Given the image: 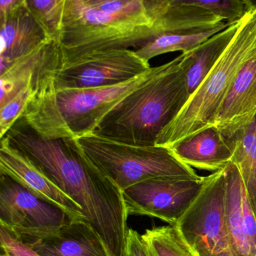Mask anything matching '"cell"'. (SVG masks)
Returning <instances> with one entry per match:
<instances>
[{"instance_id":"obj_1","label":"cell","mask_w":256,"mask_h":256,"mask_svg":"<svg viewBox=\"0 0 256 256\" xmlns=\"http://www.w3.org/2000/svg\"><path fill=\"white\" fill-rule=\"evenodd\" d=\"M5 136L36 161L82 208L111 256H122L126 246L128 214L123 192L87 158L76 138L48 140L22 118Z\"/></svg>"},{"instance_id":"obj_2","label":"cell","mask_w":256,"mask_h":256,"mask_svg":"<svg viewBox=\"0 0 256 256\" xmlns=\"http://www.w3.org/2000/svg\"><path fill=\"white\" fill-rule=\"evenodd\" d=\"M194 49L156 67L154 74L117 104L93 134L135 146H155L159 132L189 99L186 74Z\"/></svg>"},{"instance_id":"obj_3","label":"cell","mask_w":256,"mask_h":256,"mask_svg":"<svg viewBox=\"0 0 256 256\" xmlns=\"http://www.w3.org/2000/svg\"><path fill=\"white\" fill-rule=\"evenodd\" d=\"M256 56V6L243 16L235 34L213 68L175 118L159 132L155 146L171 148L211 127L234 80Z\"/></svg>"},{"instance_id":"obj_4","label":"cell","mask_w":256,"mask_h":256,"mask_svg":"<svg viewBox=\"0 0 256 256\" xmlns=\"http://www.w3.org/2000/svg\"><path fill=\"white\" fill-rule=\"evenodd\" d=\"M159 34L151 15L122 14L66 0L58 42L66 60L92 51L138 49Z\"/></svg>"},{"instance_id":"obj_5","label":"cell","mask_w":256,"mask_h":256,"mask_svg":"<svg viewBox=\"0 0 256 256\" xmlns=\"http://www.w3.org/2000/svg\"><path fill=\"white\" fill-rule=\"evenodd\" d=\"M87 158L123 192L132 185L159 176L199 178L162 146L128 144L90 132L75 137Z\"/></svg>"},{"instance_id":"obj_6","label":"cell","mask_w":256,"mask_h":256,"mask_svg":"<svg viewBox=\"0 0 256 256\" xmlns=\"http://www.w3.org/2000/svg\"><path fill=\"white\" fill-rule=\"evenodd\" d=\"M226 167L206 176L201 192L176 224L196 256H237L225 220Z\"/></svg>"},{"instance_id":"obj_7","label":"cell","mask_w":256,"mask_h":256,"mask_svg":"<svg viewBox=\"0 0 256 256\" xmlns=\"http://www.w3.org/2000/svg\"><path fill=\"white\" fill-rule=\"evenodd\" d=\"M0 225L31 246L71 221L60 208L36 196L13 179L0 174Z\"/></svg>"},{"instance_id":"obj_8","label":"cell","mask_w":256,"mask_h":256,"mask_svg":"<svg viewBox=\"0 0 256 256\" xmlns=\"http://www.w3.org/2000/svg\"><path fill=\"white\" fill-rule=\"evenodd\" d=\"M150 63L131 49L92 51L63 60L55 75L56 88L112 86L148 72Z\"/></svg>"},{"instance_id":"obj_9","label":"cell","mask_w":256,"mask_h":256,"mask_svg":"<svg viewBox=\"0 0 256 256\" xmlns=\"http://www.w3.org/2000/svg\"><path fill=\"white\" fill-rule=\"evenodd\" d=\"M205 177L159 176L123 191L129 215L158 218L175 226L202 189Z\"/></svg>"},{"instance_id":"obj_10","label":"cell","mask_w":256,"mask_h":256,"mask_svg":"<svg viewBox=\"0 0 256 256\" xmlns=\"http://www.w3.org/2000/svg\"><path fill=\"white\" fill-rule=\"evenodd\" d=\"M155 72L156 67H151L143 74L112 86L57 90V105L66 127L74 137L93 132L117 104L148 80Z\"/></svg>"},{"instance_id":"obj_11","label":"cell","mask_w":256,"mask_h":256,"mask_svg":"<svg viewBox=\"0 0 256 256\" xmlns=\"http://www.w3.org/2000/svg\"><path fill=\"white\" fill-rule=\"evenodd\" d=\"M0 174L9 176L27 190L67 214L71 220L87 221L81 206L66 194L46 172L7 136L0 142Z\"/></svg>"},{"instance_id":"obj_12","label":"cell","mask_w":256,"mask_h":256,"mask_svg":"<svg viewBox=\"0 0 256 256\" xmlns=\"http://www.w3.org/2000/svg\"><path fill=\"white\" fill-rule=\"evenodd\" d=\"M225 220L237 256H256V218L241 176L233 162L226 167Z\"/></svg>"},{"instance_id":"obj_13","label":"cell","mask_w":256,"mask_h":256,"mask_svg":"<svg viewBox=\"0 0 256 256\" xmlns=\"http://www.w3.org/2000/svg\"><path fill=\"white\" fill-rule=\"evenodd\" d=\"M255 118L256 56L245 64L234 80L212 126L232 140Z\"/></svg>"},{"instance_id":"obj_14","label":"cell","mask_w":256,"mask_h":256,"mask_svg":"<svg viewBox=\"0 0 256 256\" xmlns=\"http://www.w3.org/2000/svg\"><path fill=\"white\" fill-rule=\"evenodd\" d=\"M169 148L183 164L193 168L215 172L231 164L234 143L212 126Z\"/></svg>"},{"instance_id":"obj_15","label":"cell","mask_w":256,"mask_h":256,"mask_svg":"<svg viewBox=\"0 0 256 256\" xmlns=\"http://www.w3.org/2000/svg\"><path fill=\"white\" fill-rule=\"evenodd\" d=\"M0 24V73L52 40L27 6Z\"/></svg>"},{"instance_id":"obj_16","label":"cell","mask_w":256,"mask_h":256,"mask_svg":"<svg viewBox=\"0 0 256 256\" xmlns=\"http://www.w3.org/2000/svg\"><path fill=\"white\" fill-rule=\"evenodd\" d=\"M30 248L40 256H111L99 233L85 220L69 221Z\"/></svg>"},{"instance_id":"obj_17","label":"cell","mask_w":256,"mask_h":256,"mask_svg":"<svg viewBox=\"0 0 256 256\" xmlns=\"http://www.w3.org/2000/svg\"><path fill=\"white\" fill-rule=\"evenodd\" d=\"M60 49L58 42L50 40L0 73V106L24 88L29 80L57 55Z\"/></svg>"},{"instance_id":"obj_18","label":"cell","mask_w":256,"mask_h":256,"mask_svg":"<svg viewBox=\"0 0 256 256\" xmlns=\"http://www.w3.org/2000/svg\"><path fill=\"white\" fill-rule=\"evenodd\" d=\"M241 20L229 24L194 49L192 61L186 74L189 98L213 68L235 34Z\"/></svg>"},{"instance_id":"obj_19","label":"cell","mask_w":256,"mask_h":256,"mask_svg":"<svg viewBox=\"0 0 256 256\" xmlns=\"http://www.w3.org/2000/svg\"><path fill=\"white\" fill-rule=\"evenodd\" d=\"M225 28L162 33L135 51L142 60L149 62L152 58L168 52L191 50Z\"/></svg>"},{"instance_id":"obj_20","label":"cell","mask_w":256,"mask_h":256,"mask_svg":"<svg viewBox=\"0 0 256 256\" xmlns=\"http://www.w3.org/2000/svg\"><path fill=\"white\" fill-rule=\"evenodd\" d=\"M232 141L234 152L231 162L240 172L248 200L256 218V118Z\"/></svg>"},{"instance_id":"obj_21","label":"cell","mask_w":256,"mask_h":256,"mask_svg":"<svg viewBox=\"0 0 256 256\" xmlns=\"http://www.w3.org/2000/svg\"><path fill=\"white\" fill-rule=\"evenodd\" d=\"M152 7L192 6L213 12L228 24L237 22L255 7L252 0H147Z\"/></svg>"},{"instance_id":"obj_22","label":"cell","mask_w":256,"mask_h":256,"mask_svg":"<svg viewBox=\"0 0 256 256\" xmlns=\"http://www.w3.org/2000/svg\"><path fill=\"white\" fill-rule=\"evenodd\" d=\"M141 238L151 256H196L176 226L147 230Z\"/></svg>"},{"instance_id":"obj_23","label":"cell","mask_w":256,"mask_h":256,"mask_svg":"<svg viewBox=\"0 0 256 256\" xmlns=\"http://www.w3.org/2000/svg\"><path fill=\"white\" fill-rule=\"evenodd\" d=\"M66 0H27V8L52 40L58 42Z\"/></svg>"},{"instance_id":"obj_24","label":"cell","mask_w":256,"mask_h":256,"mask_svg":"<svg viewBox=\"0 0 256 256\" xmlns=\"http://www.w3.org/2000/svg\"><path fill=\"white\" fill-rule=\"evenodd\" d=\"M54 58L46 66H48ZM45 67L42 68L40 70ZM40 70L33 78H32L27 82V85L21 88L11 100L0 106V138H3L14 124L16 122L17 120L21 118L27 106V102H29L33 94L36 76Z\"/></svg>"},{"instance_id":"obj_25","label":"cell","mask_w":256,"mask_h":256,"mask_svg":"<svg viewBox=\"0 0 256 256\" xmlns=\"http://www.w3.org/2000/svg\"><path fill=\"white\" fill-rule=\"evenodd\" d=\"M0 248L10 256H40L31 248L21 243L7 228L0 225Z\"/></svg>"},{"instance_id":"obj_26","label":"cell","mask_w":256,"mask_h":256,"mask_svg":"<svg viewBox=\"0 0 256 256\" xmlns=\"http://www.w3.org/2000/svg\"><path fill=\"white\" fill-rule=\"evenodd\" d=\"M122 256H151L147 245L138 232L129 228L126 236V246Z\"/></svg>"},{"instance_id":"obj_27","label":"cell","mask_w":256,"mask_h":256,"mask_svg":"<svg viewBox=\"0 0 256 256\" xmlns=\"http://www.w3.org/2000/svg\"><path fill=\"white\" fill-rule=\"evenodd\" d=\"M27 0H0V22L6 20L12 14L27 6Z\"/></svg>"},{"instance_id":"obj_28","label":"cell","mask_w":256,"mask_h":256,"mask_svg":"<svg viewBox=\"0 0 256 256\" xmlns=\"http://www.w3.org/2000/svg\"><path fill=\"white\" fill-rule=\"evenodd\" d=\"M84 4L87 6H96V4H102L107 2L113 1V0H81Z\"/></svg>"},{"instance_id":"obj_29","label":"cell","mask_w":256,"mask_h":256,"mask_svg":"<svg viewBox=\"0 0 256 256\" xmlns=\"http://www.w3.org/2000/svg\"><path fill=\"white\" fill-rule=\"evenodd\" d=\"M0 256H10L9 254L6 252L4 250L2 249L1 248V254H0Z\"/></svg>"}]
</instances>
